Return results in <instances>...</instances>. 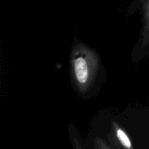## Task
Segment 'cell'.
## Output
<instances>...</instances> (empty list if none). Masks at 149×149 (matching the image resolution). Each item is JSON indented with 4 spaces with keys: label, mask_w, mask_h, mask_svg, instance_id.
<instances>
[{
    "label": "cell",
    "mask_w": 149,
    "mask_h": 149,
    "mask_svg": "<svg viewBox=\"0 0 149 149\" xmlns=\"http://www.w3.org/2000/svg\"><path fill=\"white\" fill-rule=\"evenodd\" d=\"M102 64L95 51L83 43L73 47L71 55V75L75 90L81 97L92 95L100 84Z\"/></svg>",
    "instance_id": "cell-1"
},
{
    "label": "cell",
    "mask_w": 149,
    "mask_h": 149,
    "mask_svg": "<svg viewBox=\"0 0 149 149\" xmlns=\"http://www.w3.org/2000/svg\"><path fill=\"white\" fill-rule=\"evenodd\" d=\"M113 130H114L115 138H116L118 143L120 144L121 146L126 148H133L129 137H128V135H127L125 131L122 128L119 127L118 125H114L113 126Z\"/></svg>",
    "instance_id": "cell-2"
}]
</instances>
